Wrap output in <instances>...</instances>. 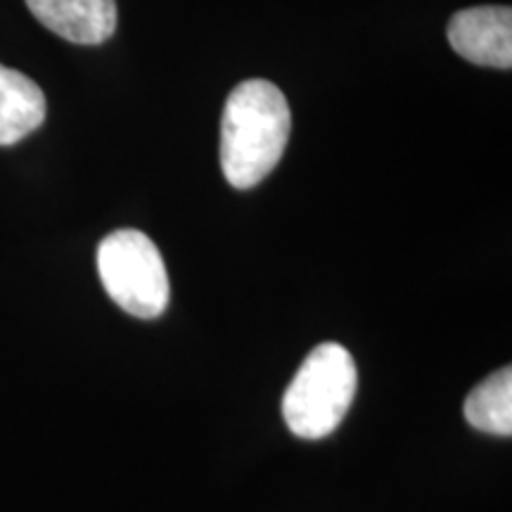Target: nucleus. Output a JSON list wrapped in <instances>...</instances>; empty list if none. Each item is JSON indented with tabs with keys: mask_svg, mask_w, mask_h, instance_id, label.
Listing matches in <instances>:
<instances>
[{
	"mask_svg": "<svg viewBox=\"0 0 512 512\" xmlns=\"http://www.w3.org/2000/svg\"><path fill=\"white\" fill-rule=\"evenodd\" d=\"M292 131L283 91L271 81L249 79L230 91L221 119V169L238 190L259 185L278 166Z\"/></svg>",
	"mask_w": 512,
	"mask_h": 512,
	"instance_id": "obj_1",
	"label": "nucleus"
},
{
	"mask_svg": "<svg viewBox=\"0 0 512 512\" xmlns=\"http://www.w3.org/2000/svg\"><path fill=\"white\" fill-rule=\"evenodd\" d=\"M356 382L354 356L342 344L313 349L283 396V418L294 437L323 439L335 432L354 403Z\"/></svg>",
	"mask_w": 512,
	"mask_h": 512,
	"instance_id": "obj_2",
	"label": "nucleus"
},
{
	"mask_svg": "<svg viewBox=\"0 0 512 512\" xmlns=\"http://www.w3.org/2000/svg\"><path fill=\"white\" fill-rule=\"evenodd\" d=\"M98 273L112 302L131 316L150 320L166 311L169 275L164 259L140 230H114L100 242Z\"/></svg>",
	"mask_w": 512,
	"mask_h": 512,
	"instance_id": "obj_3",
	"label": "nucleus"
},
{
	"mask_svg": "<svg viewBox=\"0 0 512 512\" xmlns=\"http://www.w3.org/2000/svg\"><path fill=\"white\" fill-rule=\"evenodd\" d=\"M448 43L467 62L510 69L512 10L508 5H482L456 12L448 22Z\"/></svg>",
	"mask_w": 512,
	"mask_h": 512,
	"instance_id": "obj_4",
	"label": "nucleus"
},
{
	"mask_svg": "<svg viewBox=\"0 0 512 512\" xmlns=\"http://www.w3.org/2000/svg\"><path fill=\"white\" fill-rule=\"evenodd\" d=\"M43 27L64 41L98 46L117 29V0H27Z\"/></svg>",
	"mask_w": 512,
	"mask_h": 512,
	"instance_id": "obj_5",
	"label": "nucleus"
},
{
	"mask_svg": "<svg viewBox=\"0 0 512 512\" xmlns=\"http://www.w3.org/2000/svg\"><path fill=\"white\" fill-rule=\"evenodd\" d=\"M46 95L36 81L0 64V147L17 145L46 121Z\"/></svg>",
	"mask_w": 512,
	"mask_h": 512,
	"instance_id": "obj_6",
	"label": "nucleus"
},
{
	"mask_svg": "<svg viewBox=\"0 0 512 512\" xmlns=\"http://www.w3.org/2000/svg\"><path fill=\"white\" fill-rule=\"evenodd\" d=\"M463 413L479 432L510 437L512 434V370H496L472 389L465 399Z\"/></svg>",
	"mask_w": 512,
	"mask_h": 512,
	"instance_id": "obj_7",
	"label": "nucleus"
}]
</instances>
